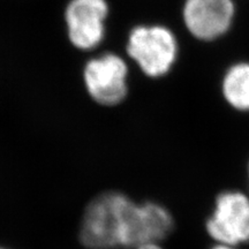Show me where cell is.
Masks as SVG:
<instances>
[{
	"label": "cell",
	"mask_w": 249,
	"mask_h": 249,
	"mask_svg": "<svg viewBox=\"0 0 249 249\" xmlns=\"http://www.w3.org/2000/svg\"><path fill=\"white\" fill-rule=\"evenodd\" d=\"M174 230V219L166 208L155 202L136 204L126 196L121 207L120 247L138 248L160 244Z\"/></svg>",
	"instance_id": "6da1fadb"
},
{
	"label": "cell",
	"mask_w": 249,
	"mask_h": 249,
	"mask_svg": "<svg viewBox=\"0 0 249 249\" xmlns=\"http://www.w3.org/2000/svg\"><path fill=\"white\" fill-rule=\"evenodd\" d=\"M126 195L107 192L87 205L80 226V240L88 249L120 247L121 207Z\"/></svg>",
	"instance_id": "7a4b0ae2"
},
{
	"label": "cell",
	"mask_w": 249,
	"mask_h": 249,
	"mask_svg": "<svg viewBox=\"0 0 249 249\" xmlns=\"http://www.w3.org/2000/svg\"><path fill=\"white\" fill-rule=\"evenodd\" d=\"M177 40L160 26H139L130 31L127 52L143 73L150 77L165 75L177 58Z\"/></svg>",
	"instance_id": "3957f363"
},
{
	"label": "cell",
	"mask_w": 249,
	"mask_h": 249,
	"mask_svg": "<svg viewBox=\"0 0 249 249\" xmlns=\"http://www.w3.org/2000/svg\"><path fill=\"white\" fill-rule=\"evenodd\" d=\"M205 230L216 244L233 247L248 244L249 196L233 189L220 193L205 223Z\"/></svg>",
	"instance_id": "277c9868"
},
{
	"label": "cell",
	"mask_w": 249,
	"mask_h": 249,
	"mask_svg": "<svg viewBox=\"0 0 249 249\" xmlns=\"http://www.w3.org/2000/svg\"><path fill=\"white\" fill-rule=\"evenodd\" d=\"M128 68L118 54L105 53L87 62L85 83L89 95L98 104L113 107L126 97Z\"/></svg>",
	"instance_id": "5b68a950"
},
{
	"label": "cell",
	"mask_w": 249,
	"mask_h": 249,
	"mask_svg": "<svg viewBox=\"0 0 249 249\" xmlns=\"http://www.w3.org/2000/svg\"><path fill=\"white\" fill-rule=\"evenodd\" d=\"M107 14L105 0H71L65 13L71 44L81 50H91L101 44Z\"/></svg>",
	"instance_id": "8992f818"
},
{
	"label": "cell",
	"mask_w": 249,
	"mask_h": 249,
	"mask_svg": "<svg viewBox=\"0 0 249 249\" xmlns=\"http://www.w3.org/2000/svg\"><path fill=\"white\" fill-rule=\"evenodd\" d=\"M233 14L232 0H187L183 9L189 31L207 40L222 36L231 26Z\"/></svg>",
	"instance_id": "52a82bcc"
},
{
	"label": "cell",
	"mask_w": 249,
	"mask_h": 249,
	"mask_svg": "<svg viewBox=\"0 0 249 249\" xmlns=\"http://www.w3.org/2000/svg\"><path fill=\"white\" fill-rule=\"evenodd\" d=\"M223 91L233 107L249 110V64L235 65L227 71Z\"/></svg>",
	"instance_id": "ba28073f"
},
{
	"label": "cell",
	"mask_w": 249,
	"mask_h": 249,
	"mask_svg": "<svg viewBox=\"0 0 249 249\" xmlns=\"http://www.w3.org/2000/svg\"><path fill=\"white\" fill-rule=\"evenodd\" d=\"M135 249H163V248L160 247V244H147V245L140 246V247Z\"/></svg>",
	"instance_id": "9c48e42d"
},
{
	"label": "cell",
	"mask_w": 249,
	"mask_h": 249,
	"mask_svg": "<svg viewBox=\"0 0 249 249\" xmlns=\"http://www.w3.org/2000/svg\"><path fill=\"white\" fill-rule=\"evenodd\" d=\"M210 249H238V247H233V246H226V245H220V244H216L213 247H211Z\"/></svg>",
	"instance_id": "30bf717a"
},
{
	"label": "cell",
	"mask_w": 249,
	"mask_h": 249,
	"mask_svg": "<svg viewBox=\"0 0 249 249\" xmlns=\"http://www.w3.org/2000/svg\"><path fill=\"white\" fill-rule=\"evenodd\" d=\"M248 179H249V166H248Z\"/></svg>",
	"instance_id": "8fae6325"
},
{
	"label": "cell",
	"mask_w": 249,
	"mask_h": 249,
	"mask_svg": "<svg viewBox=\"0 0 249 249\" xmlns=\"http://www.w3.org/2000/svg\"><path fill=\"white\" fill-rule=\"evenodd\" d=\"M0 249H4V248H0Z\"/></svg>",
	"instance_id": "7c38bea8"
}]
</instances>
